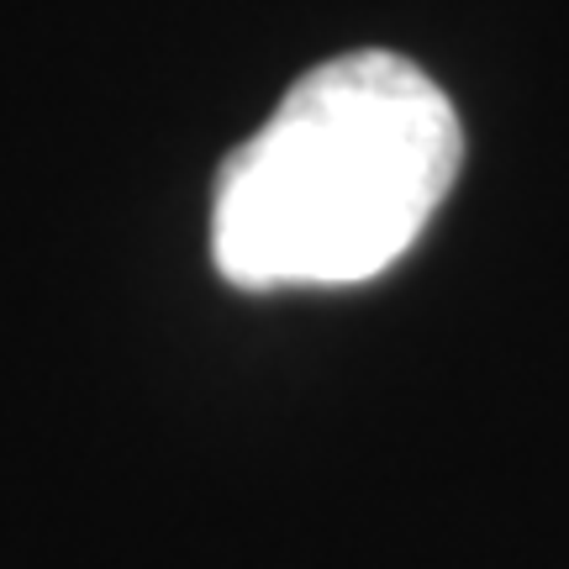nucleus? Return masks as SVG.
Listing matches in <instances>:
<instances>
[{
	"label": "nucleus",
	"instance_id": "obj_1",
	"mask_svg": "<svg viewBox=\"0 0 569 569\" xmlns=\"http://www.w3.org/2000/svg\"><path fill=\"white\" fill-rule=\"evenodd\" d=\"M465 127L390 48L306 69L211 196V259L238 290L359 284L407 253L459 180Z\"/></svg>",
	"mask_w": 569,
	"mask_h": 569
}]
</instances>
